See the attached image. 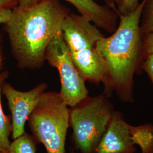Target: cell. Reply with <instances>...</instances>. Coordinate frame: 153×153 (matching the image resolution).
Segmentation results:
<instances>
[{"label":"cell","mask_w":153,"mask_h":153,"mask_svg":"<svg viewBox=\"0 0 153 153\" xmlns=\"http://www.w3.org/2000/svg\"><path fill=\"white\" fill-rule=\"evenodd\" d=\"M146 1L142 0L131 13L119 15L115 31L97 44L104 61L103 94L109 98L115 94L126 103L134 102V76L140 73L145 58L140 22Z\"/></svg>","instance_id":"6da1fadb"},{"label":"cell","mask_w":153,"mask_h":153,"mask_svg":"<svg viewBox=\"0 0 153 153\" xmlns=\"http://www.w3.org/2000/svg\"><path fill=\"white\" fill-rule=\"evenodd\" d=\"M12 11L10 8H0V24H5L9 19Z\"/></svg>","instance_id":"e0dca14e"},{"label":"cell","mask_w":153,"mask_h":153,"mask_svg":"<svg viewBox=\"0 0 153 153\" xmlns=\"http://www.w3.org/2000/svg\"><path fill=\"white\" fill-rule=\"evenodd\" d=\"M71 153H74V152H71Z\"/></svg>","instance_id":"7402d4cb"},{"label":"cell","mask_w":153,"mask_h":153,"mask_svg":"<svg viewBox=\"0 0 153 153\" xmlns=\"http://www.w3.org/2000/svg\"><path fill=\"white\" fill-rule=\"evenodd\" d=\"M8 75L7 71L0 73V153L5 151L9 147L11 143L9 137L13 129L11 117L4 114L1 100L2 86Z\"/></svg>","instance_id":"8fae6325"},{"label":"cell","mask_w":153,"mask_h":153,"mask_svg":"<svg viewBox=\"0 0 153 153\" xmlns=\"http://www.w3.org/2000/svg\"><path fill=\"white\" fill-rule=\"evenodd\" d=\"M38 142L33 135L25 132L23 135L13 140L9 148L1 153H36Z\"/></svg>","instance_id":"7c38bea8"},{"label":"cell","mask_w":153,"mask_h":153,"mask_svg":"<svg viewBox=\"0 0 153 153\" xmlns=\"http://www.w3.org/2000/svg\"><path fill=\"white\" fill-rule=\"evenodd\" d=\"M47 88L46 83L42 82L30 90L21 91L8 83H3L1 92L7 100L11 112L13 140L21 136L26 132L25 128L28 117Z\"/></svg>","instance_id":"52a82bcc"},{"label":"cell","mask_w":153,"mask_h":153,"mask_svg":"<svg viewBox=\"0 0 153 153\" xmlns=\"http://www.w3.org/2000/svg\"><path fill=\"white\" fill-rule=\"evenodd\" d=\"M3 64V55H2V40L0 38V69L2 68Z\"/></svg>","instance_id":"44dd1931"},{"label":"cell","mask_w":153,"mask_h":153,"mask_svg":"<svg viewBox=\"0 0 153 153\" xmlns=\"http://www.w3.org/2000/svg\"><path fill=\"white\" fill-rule=\"evenodd\" d=\"M142 69L146 73L153 85V53L146 56L142 62Z\"/></svg>","instance_id":"9a60e30c"},{"label":"cell","mask_w":153,"mask_h":153,"mask_svg":"<svg viewBox=\"0 0 153 153\" xmlns=\"http://www.w3.org/2000/svg\"><path fill=\"white\" fill-rule=\"evenodd\" d=\"M69 108L59 93L45 91L28 117V126L46 153H66Z\"/></svg>","instance_id":"5b68a950"},{"label":"cell","mask_w":153,"mask_h":153,"mask_svg":"<svg viewBox=\"0 0 153 153\" xmlns=\"http://www.w3.org/2000/svg\"><path fill=\"white\" fill-rule=\"evenodd\" d=\"M104 1L107 3V5L108 6L109 8L112 9V10H115L116 12H117V8L116 7V5L118 6L120 4L121 2V0H104Z\"/></svg>","instance_id":"ffe728a7"},{"label":"cell","mask_w":153,"mask_h":153,"mask_svg":"<svg viewBox=\"0 0 153 153\" xmlns=\"http://www.w3.org/2000/svg\"><path fill=\"white\" fill-rule=\"evenodd\" d=\"M62 33L71 60L85 81L99 85L104 74L103 59L97 44L104 35L81 15L70 13L64 21Z\"/></svg>","instance_id":"3957f363"},{"label":"cell","mask_w":153,"mask_h":153,"mask_svg":"<svg viewBox=\"0 0 153 153\" xmlns=\"http://www.w3.org/2000/svg\"><path fill=\"white\" fill-rule=\"evenodd\" d=\"M143 47L145 57L149 54L153 53V31L144 35Z\"/></svg>","instance_id":"2e32d148"},{"label":"cell","mask_w":153,"mask_h":153,"mask_svg":"<svg viewBox=\"0 0 153 153\" xmlns=\"http://www.w3.org/2000/svg\"><path fill=\"white\" fill-rule=\"evenodd\" d=\"M128 129L132 141L141 149V153H153V124L146 123L137 126L128 124Z\"/></svg>","instance_id":"30bf717a"},{"label":"cell","mask_w":153,"mask_h":153,"mask_svg":"<svg viewBox=\"0 0 153 153\" xmlns=\"http://www.w3.org/2000/svg\"><path fill=\"white\" fill-rule=\"evenodd\" d=\"M42 0H18V6L22 8H28L36 5Z\"/></svg>","instance_id":"ac0fdd59"},{"label":"cell","mask_w":153,"mask_h":153,"mask_svg":"<svg viewBox=\"0 0 153 153\" xmlns=\"http://www.w3.org/2000/svg\"><path fill=\"white\" fill-rule=\"evenodd\" d=\"M136 145L131 140L122 112L115 111L106 131L94 153H136Z\"/></svg>","instance_id":"ba28073f"},{"label":"cell","mask_w":153,"mask_h":153,"mask_svg":"<svg viewBox=\"0 0 153 153\" xmlns=\"http://www.w3.org/2000/svg\"><path fill=\"white\" fill-rule=\"evenodd\" d=\"M141 27L145 35L153 31V0H146L142 11Z\"/></svg>","instance_id":"4fadbf2b"},{"label":"cell","mask_w":153,"mask_h":153,"mask_svg":"<svg viewBox=\"0 0 153 153\" xmlns=\"http://www.w3.org/2000/svg\"><path fill=\"white\" fill-rule=\"evenodd\" d=\"M115 111L109 98L103 93L95 97L88 95L69 108L71 142L76 150L95 153Z\"/></svg>","instance_id":"277c9868"},{"label":"cell","mask_w":153,"mask_h":153,"mask_svg":"<svg viewBox=\"0 0 153 153\" xmlns=\"http://www.w3.org/2000/svg\"><path fill=\"white\" fill-rule=\"evenodd\" d=\"M139 4V0H121L117 9L118 15L125 16L131 13L136 9Z\"/></svg>","instance_id":"5bb4252c"},{"label":"cell","mask_w":153,"mask_h":153,"mask_svg":"<svg viewBox=\"0 0 153 153\" xmlns=\"http://www.w3.org/2000/svg\"><path fill=\"white\" fill-rule=\"evenodd\" d=\"M74 6L81 16L85 18L99 28L112 33L117 27L119 16L116 11L100 5L94 0H64Z\"/></svg>","instance_id":"9c48e42d"},{"label":"cell","mask_w":153,"mask_h":153,"mask_svg":"<svg viewBox=\"0 0 153 153\" xmlns=\"http://www.w3.org/2000/svg\"><path fill=\"white\" fill-rule=\"evenodd\" d=\"M69 10L59 0H42L28 8L17 5L4 24L11 53L21 69H36L45 62L46 49L62 31Z\"/></svg>","instance_id":"7a4b0ae2"},{"label":"cell","mask_w":153,"mask_h":153,"mask_svg":"<svg viewBox=\"0 0 153 153\" xmlns=\"http://www.w3.org/2000/svg\"></svg>","instance_id":"603a6c76"},{"label":"cell","mask_w":153,"mask_h":153,"mask_svg":"<svg viewBox=\"0 0 153 153\" xmlns=\"http://www.w3.org/2000/svg\"><path fill=\"white\" fill-rule=\"evenodd\" d=\"M45 60L57 69L60 78L59 94L68 107H72L88 95L85 81L71 60L62 36L57 33L48 44L45 53Z\"/></svg>","instance_id":"8992f818"},{"label":"cell","mask_w":153,"mask_h":153,"mask_svg":"<svg viewBox=\"0 0 153 153\" xmlns=\"http://www.w3.org/2000/svg\"><path fill=\"white\" fill-rule=\"evenodd\" d=\"M18 5V0H0V8L13 9Z\"/></svg>","instance_id":"d6986e66"}]
</instances>
